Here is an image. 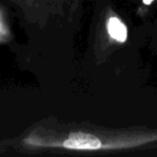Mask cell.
Wrapping results in <instances>:
<instances>
[{"mask_svg":"<svg viewBox=\"0 0 157 157\" xmlns=\"http://www.w3.org/2000/svg\"><path fill=\"white\" fill-rule=\"evenodd\" d=\"M63 146L68 150L78 151H95L103 147V144L99 138L90 133L76 131L69 135V137L63 141Z\"/></svg>","mask_w":157,"mask_h":157,"instance_id":"1","label":"cell"},{"mask_svg":"<svg viewBox=\"0 0 157 157\" xmlns=\"http://www.w3.org/2000/svg\"><path fill=\"white\" fill-rule=\"evenodd\" d=\"M107 29L110 37L117 42H125L127 40V27L117 17H110L107 23Z\"/></svg>","mask_w":157,"mask_h":157,"instance_id":"2","label":"cell"},{"mask_svg":"<svg viewBox=\"0 0 157 157\" xmlns=\"http://www.w3.org/2000/svg\"><path fill=\"white\" fill-rule=\"evenodd\" d=\"M152 1H153V0H143V2L145 3V5H150Z\"/></svg>","mask_w":157,"mask_h":157,"instance_id":"3","label":"cell"}]
</instances>
